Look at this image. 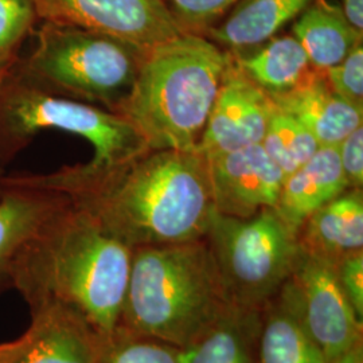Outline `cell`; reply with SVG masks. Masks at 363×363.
<instances>
[{
	"instance_id": "8",
	"label": "cell",
	"mask_w": 363,
	"mask_h": 363,
	"mask_svg": "<svg viewBox=\"0 0 363 363\" xmlns=\"http://www.w3.org/2000/svg\"><path fill=\"white\" fill-rule=\"evenodd\" d=\"M277 296L323 352L325 362L363 340V320L339 283L335 262L300 249L294 272Z\"/></svg>"
},
{
	"instance_id": "4",
	"label": "cell",
	"mask_w": 363,
	"mask_h": 363,
	"mask_svg": "<svg viewBox=\"0 0 363 363\" xmlns=\"http://www.w3.org/2000/svg\"><path fill=\"white\" fill-rule=\"evenodd\" d=\"M229 304L205 238L135 247L117 331L184 350Z\"/></svg>"
},
{
	"instance_id": "18",
	"label": "cell",
	"mask_w": 363,
	"mask_h": 363,
	"mask_svg": "<svg viewBox=\"0 0 363 363\" xmlns=\"http://www.w3.org/2000/svg\"><path fill=\"white\" fill-rule=\"evenodd\" d=\"M229 52L235 66L271 99L298 86L313 69L292 34H277L257 46Z\"/></svg>"
},
{
	"instance_id": "7",
	"label": "cell",
	"mask_w": 363,
	"mask_h": 363,
	"mask_svg": "<svg viewBox=\"0 0 363 363\" xmlns=\"http://www.w3.org/2000/svg\"><path fill=\"white\" fill-rule=\"evenodd\" d=\"M205 240L228 301L257 311L279 294L300 253L298 234L274 208L247 218L216 211Z\"/></svg>"
},
{
	"instance_id": "15",
	"label": "cell",
	"mask_w": 363,
	"mask_h": 363,
	"mask_svg": "<svg viewBox=\"0 0 363 363\" xmlns=\"http://www.w3.org/2000/svg\"><path fill=\"white\" fill-rule=\"evenodd\" d=\"M347 189L337 145L320 147L307 163L286 177L273 208L288 228L298 234L315 210Z\"/></svg>"
},
{
	"instance_id": "23",
	"label": "cell",
	"mask_w": 363,
	"mask_h": 363,
	"mask_svg": "<svg viewBox=\"0 0 363 363\" xmlns=\"http://www.w3.org/2000/svg\"><path fill=\"white\" fill-rule=\"evenodd\" d=\"M100 363H183V349L117 331L105 343Z\"/></svg>"
},
{
	"instance_id": "16",
	"label": "cell",
	"mask_w": 363,
	"mask_h": 363,
	"mask_svg": "<svg viewBox=\"0 0 363 363\" xmlns=\"http://www.w3.org/2000/svg\"><path fill=\"white\" fill-rule=\"evenodd\" d=\"M0 195V277L27 241L69 201L65 195L46 189L1 179Z\"/></svg>"
},
{
	"instance_id": "22",
	"label": "cell",
	"mask_w": 363,
	"mask_h": 363,
	"mask_svg": "<svg viewBox=\"0 0 363 363\" xmlns=\"http://www.w3.org/2000/svg\"><path fill=\"white\" fill-rule=\"evenodd\" d=\"M259 144L283 171L284 178L307 163L320 148L310 130L279 108H274Z\"/></svg>"
},
{
	"instance_id": "11",
	"label": "cell",
	"mask_w": 363,
	"mask_h": 363,
	"mask_svg": "<svg viewBox=\"0 0 363 363\" xmlns=\"http://www.w3.org/2000/svg\"><path fill=\"white\" fill-rule=\"evenodd\" d=\"M206 157L218 213L247 218L276 206L286 178L261 144Z\"/></svg>"
},
{
	"instance_id": "1",
	"label": "cell",
	"mask_w": 363,
	"mask_h": 363,
	"mask_svg": "<svg viewBox=\"0 0 363 363\" xmlns=\"http://www.w3.org/2000/svg\"><path fill=\"white\" fill-rule=\"evenodd\" d=\"M9 178L65 195L130 249L203 240L217 211L208 157L198 150H150L117 164Z\"/></svg>"
},
{
	"instance_id": "25",
	"label": "cell",
	"mask_w": 363,
	"mask_h": 363,
	"mask_svg": "<svg viewBox=\"0 0 363 363\" xmlns=\"http://www.w3.org/2000/svg\"><path fill=\"white\" fill-rule=\"evenodd\" d=\"M241 0H164L181 33L205 35Z\"/></svg>"
},
{
	"instance_id": "20",
	"label": "cell",
	"mask_w": 363,
	"mask_h": 363,
	"mask_svg": "<svg viewBox=\"0 0 363 363\" xmlns=\"http://www.w3.org/2000/svg\"><path fill=\"white\" fill-rule=\"evenodd\" d=\"M259 311L229 304L220 319L183 350V363H259Z\"/></svg>"
},
{
	"instance_id": "9",
	"label": "cell",
	"mask_w": 363,
	"mask_h": 363,
	"mask_svg": "<svg viewBox=\"0 0 363 363\" xmlns=\"http://www.w3.org/2000/svg\"><path fill=\"white\" fill-rule=\"evenodd\" d=\"M39 21L62 23L148 50L181 34L164 0H33Z\"/></svg>"
},
{
	"instance_id": "5",
	"label": "cell",
	"mask_w": 363,
	"mask_h": 363,
	"mask_svg": "<svg viewBox=\"0 0 363 363\" xmlns=\"http://www.w3.org/2000/svg\"><path fill=\"white\" fill-rule=\"evenodd\" d=\"M145 52L120 39L42 21L34 49L19 57L11 72L40 91L113 112L133 85Z\"/></svg>"
},
{
	"instance_id": "26",
	"label": "cell",
	"mask_w": 363,
	"mask_h": 363,
	"mask_svg": "<svg viewBox=\"0 0 363 363\" xmlns=\"http://www.w3.org/2000/svg\"><path fill=\"white\" fill-rule=\"evenodd\" d=\"M325 74L340 99L363 112V43L342 62L325 69Z\"/></svg>"
},
{
	"instance_id": "14",
	"label": "cell",
	"mask_w": 363,
	"mask_h": 363,
	"mask_svg": "<svg viewBox=\"0 0 363 363\" xmlns=\"http://www.w3.org/2000/svg\"><path fill=\"white\" fill-rule=\"evenodd\" d=\"M298 241L303 252L335 264L363 250L362 189H347L315 210L298 229Z\"/></svg>"
},
{
	"instance_id": "12",
	"label": "cell",
	"mask_w": 363,
	"mask_h": 363,
	"mask_svg": "<svg viewBox=\"0 0 363 363\" xmlns=\"http://www.w3.org/2000/svg\"><path fill=\"white\" fill-rule=\"evenodd\" d=\"M274 108L230 57L198 151L213 156L261 143Z\"/></svg>"
},
{
	"instance_id": "24",
	"label": "cell",
	"mask_w": 363,
	"mask_h": 363,
	"mask_svg": "<svg viewBox=\"0 0 363 363\" xmlns=\"http://www.w3.org/2000/svg\"><path fill=\"white\" fill-rule=\"evenodd\" d=\"M38 21L33 0H0V66L15 64Z\"/></svg>"
},
{
	"instance_id": "13",
	"label": "cell",
	"mask_w": 363,
	"mask_h": 363,
	"mask_svg": "<svg viewBox=\"0 0 363 363\" xmlns=\"http://www.w3.org/2000/svg\"><path fill=\"white\" fill-rule=\"evenodd\" d=\"M271 100L310 130L320 147H335L363 125L362 111L340 99L330 86L325 70L316 67L298 86Z\"/></svg>"
},
{
	"instance_id": "10",
	"label": "cell",
	"mask_w": 363,
	"mask_h": 363,
	"mask_svg": "<svg viewBox=\"0 0 363 363\" xmlns=\"http://www.w3.org/2000/svg\"><path fill=\"white\" fill-rule=\"evenodd\" d=\"M31 315L22 337L0 345V362L100 363L106 340L79 312L48 303Z\"/></svg>"
},
{
	"instance_id": "29",
	"label": "cell",
	"mask_w": 363,
	"mask_h": 363,
	"mask_svg": "<svg viewBox=\"0 0 363 363\" xmlns=\"http://www.w3.org/2000/svg\"><path fill=\"white\" fill-rule=\"evenodd\" d=\"M339 6L351 25L363 33V0H340Z\"/></svg>"
},
{
	"instance_id": "19",
	"label": "cell",
	"mask_w": 363,
	"mask_h": 363,
	"mask_svg": "<svg viewBox=\"0 0 363 363\" xmlns=\"http://www.w3.org/2000/svg\"><path fill=\"white\" fill-rule=\"evenodd\" d=\"M291 34L298 39L316 69L325 70L342 62L363 43V33L351 25L340 6L315 0L292 22Z\"/></svg>"
},
{
	"instance_id": "17",
	"label": "cell",
	"mask_w": 363,
	"mask_h": 363,
	"mask_svg": "<svg viewBox=\"0 0 363 363\" xmlns=\"http://www.w3.org/2000/svg\"><path fill=\"white\" fill-rule=\"evenodd\" d=\"M315 0H241L203 37L234 52L257 46L280 34Z\"/></svg>"
},
{
	"instance_id": "30",
	"label": "cell",
	"mask_w": 363,
	"mask_h": 363,
	"mask_svg": "<svg viewBox=\"0 0 363 363\" xmlns=\"http://www.w3.org/2000/svg\"><path fill=\"white\" fill-rule=\"evenodd\" d=\"M327 363H363V340Z\"/></svg>"
},
{
	"instance_id": "28",
	"label": "cell",
	"mask_w": 363,
	"mask_h": 363,
	"mask_svg": "<svg viewBox=\"0 0 363 363\" xmlns=\"http://www.w3.org/2000/svg\"><path fill=\"white\" fill-rule=\"evenodd\" d=\"M337 273L354 311L363 320V250L339 259Z\"/></svg>"
},
{
	"instance_id": "2",
	"label": "cell",
	"mask_w": 363,
	"mask_h": 363,
	"mask_svg": "<svg viewBox=\"0 0 363 363\" xmlns=\"http://www.w3.org/2000/svg\"><path fill=\"white\" fill-rule=\"evenodd\" d=\"M130 259V247L67 201L18 252L7 277L30 308L61 303L108 342L118 327Z\"/></svg>"
},
{
	"instance_id": "31",
	"label": "cell",
	"mask_w": 363,
	"mask_h": 363,
	"mask_svg": "<svg viewBox=\"0 0 363 363\" xmlns=\"http://www.w3.org/2000/svg\"><path fill=\"white\" fill-rule=\"evenodd\" d=\"M11 66H0V82L3 81V78L4 76L9 73V70L11 69ZM1 179H3V177H1V174H0V195H1V191H3V184H1Z\"/></svg>"
},
{
	"instance_id": "27",
	"label": "cell",
	"mask_w": 363,
	"mask_h": 363,
	"mask_svg": "<svg viewBox=\"0 0 363 363\" xmlns=\"http://www.w3.org/2000/svg\"><path fill=\"white\" fill-rule=\"evenodd\" d=\"M340 169L349 189L363 187V125L337 144Z\"/></svg>"
},
{
	"instance_id": "21",
	"label": "cell",
	"mask_w": 363,
	"mask_h": 363,
	"mask_svg": "<svg viewBox=\"0 0 363 363\" xmlns=\"http://www.w3.org/2000/svg\"><path fill=\"white\" fill-rule=\"evenodd\" d=\"M259 363H327L296 316L276 295L259 310Z\"/></svg>"
},
{
	"instance_id": "32",
	"label": "cell",
	"mask_w": 363,
	"mask_h": 363,
	"mask_svg": "<svg viewBox=\"0 0 363 363\" xmlns=\"http://www.w3.org/2000/svg\"><path fill=\"white\" fill-rule=\"evenodd\" d=\"M0 363H1V362H0Z\"/></svg>"
},
{
	"instance_id": "6",
	"label": "cell",
	"mask_w": 363,
	"mask_h": 363,
	"mask_svg": "<svg viewBox=\"0 0 363 363\" xmlns=\"http://www.w3.org/2000/svg\"><path fill=\"white\" fill-rule=\"evenodd\" d=\"M42 130L84 138L94 148L89 163L97 166L123 163L150 151L124 117L40 91L10 69L0 82V162H10Z\"/></svg>"
},
{
	"instance_id": "3",
	"label": "cell",
	"mask_w": 363,
	"mask_h": 363,
	"mask_svg": "<svg viewBox=\"0 0 363 363\" xmlns=\"http://www.w3.org/2000/svg\"><path fill=\"white\" fill-rule=\"evenodd\" d=\"M230 54L203 35L181 33L145 52L113 113L152 151H195L206 128Z\"/></svg>"
}]
</instances>
